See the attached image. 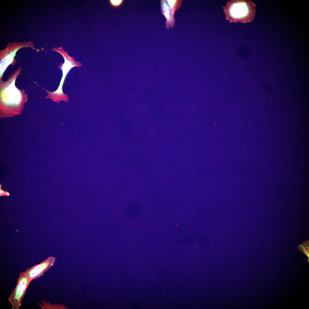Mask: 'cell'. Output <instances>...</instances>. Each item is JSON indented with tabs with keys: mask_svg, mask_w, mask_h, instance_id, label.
I'll list each match as a JSON object with an SVG mask.
<instances>
[{
	"mask_svg": "<svg viewBox=\"0 0 309 309\" xmlns=\"http://www.w3.org/2000/svg\"><path fill=\"white\" fill-rule=\"evenodd\" d=\"M223 7L226 19L230 22H250L255 16L256 5L251 0H230Z\"/></svg>",
	"mask_w": 309,
	"mask_h": 309,
	"instance_id": "cell-2",
	"label": "cell"
},
{
	"mask_svg": "<svg viewBox=\"0 0 309 309\" xmlns=\"http://www.w3.org/2000/svg\"><path fill=\"white\" fill-rule=\"evenodd\" d=\"M1 185L0 184V196H9L10 193L7 191H5L2 190L1 188Z\"/></svg>",
	"mask_w": 309,
	"mask_h": 309,
	"instance_id": "cell-10",
	"label": "cell"
},
{
	"mask_svg": "<svg viewBox=\"0 0 309 309\" xmlns=\"http://www.w3.org/2000/svg\"><path fill=\"white\" fill-rule=\"evenodd\" d=\"M22 47V46L19 47L15 48L6 53L1 58L0 66V80H2L3 75L9 65L13 63L17 51Z\"/></svg>",
	"mask_w": 309,
	"mask_h": 309,
	"instance_id": "cell-7",
	"label": "cell"
},
{
	"mask_svg": "<svg viewBox=\"0 0 309 309\" xmlns=\"http://www.w3.org/2000/svg\"><path fill=\"white\" fill-rule=\"evenodd\" d=\"M110 5L114 8H118L121 6L123 3L124 0H110L109 1Z\"/></svg>",
	"mask_w": 309,
	"mask_h": 309,
	"instance_id": "cell-9",
	"label": "cell"
},
{
	"mask_svg": "<svg viewBox=\"0 0 309 309\" xmlns=\"http://www.w3.org/2000/svg\"><path fill=\"white\" fill-rule=\"evenodd\" d=\"M31 281L24 271L20 273L16 285L8 299L11 306L12 309L19 308L27 289Z\"/></svg>",
	"mask_w": 309,
	"mask_h": 309,
	"instance_id": "cell-4",
	"label": "cell"
},
{
	"mask_svg": "<svg viewBox=\"0 0 309 309\" xmlns=\"http://www.w3.org/2000/svg\"><path fill=\"white\" fill-rule=\"evenodd\" d=\"M55 261V258L50 256L40 264L26 269L24 272L31 281L42 276L53 266Z\"/></svg>",
	"mask_w": 309,
	"mask_h": 309,
	"instance_id": "cell-6",
	"label": "cell"
},
{
	"mask_svg": "<svg viewBox=\"0 0 309 309\" xmlns=\"http://www.w3.org/2000/svg\"><path fill=\"white\" fill-rule=\"evenodd\" d=\"M41 302L43 304L39 303V302H37V304L41 309H60L64 308V306L62 305H54L42 300H41Z\"/></svg>",
	"mask_w": 309,
	"mask_h": 309,
	"instance_id": "cell-8",
	"label": "cell"
},
{
	"mask_svg": "<svg viewBox=\"0 0 309 309\" xmlns=\"http://www.w3.org/2000/svg\"><path fill=\"white\" fill-rule=\"evenodd\" d=\"M182 0H161L160 1L161 13L166 19L165 29H169L170 27L173 28L176 22L174 18L175 12L179 9Z\"/></svg>",
	"mask_w": 309,
	"mask_h": 309,
	"instance_id": "cell-5",
	"label": "cell"
},
{
	"mask_svg": "<svg viewBox=\"0 0 309 309\" xmlns=\"http://www.w3.org/2000/svg\"><path fill=\"white\" fill-rule=\"evenodd\" d=\"M19 68L13 72L5 81H0V117H9L21 114L27 96L24 90L16 87L15 82L21 71Z\"/></svg>",
	"mask_w": 309,
	"mask_h": 309,
	"instance_id": "cell-1",
	"label": "cell"
},
{
	"mask_svg": "<svg viewBox=\"0 0 309 309\" xmlns=\"http://www.w3.org/2000/svg\"><path fill=\"white\" fill-rule=\"evenodd\" d=\"M53 50L60 54L64 59V63H61L58 66L59 68L62 71L63 75L60 85L56 91L50 92L45 90L48 94L46 98H50L53 101L56 102L58 103L61 100L68 102V96L67 94L64 93L62 89L65 79L72 68L76 67H80L82 65L80 62L76 61L74 57L69 56L67 52H64L61 47L54 48Z\"/></svg>",
	"mask_w": 309,
	"mask_h": 309,
	"instance_id": "cell-3",
	"label": "cell"
}]
</instances>
